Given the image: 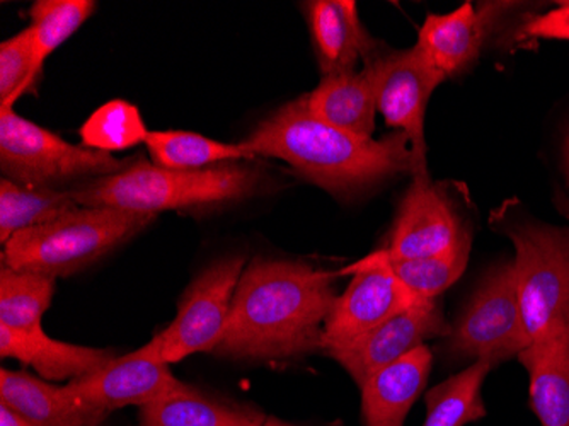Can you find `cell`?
<instances>
[{"mask_svg":"<svg viewBox=\"0 0 569 426\" xmlns=\"http://www.w3.org/2000/svg\"><path fill=\"white\" fill-rule=\"evenodd\" d=\"M529 374L530 408L542 426H569V331L519 354Z\"/></svg>","mask_w":569,"mask_h":426,"instance_id":"cell-20","label":"cell"},{"mask_svg":"<svg viewBox=\"0 0 569 426\" xmlns=\"http://www.w3.org/2000/svg\"><path fill=\"white\" fill-rule=\"evenodd\" d=\"M443 346L453 360L488 361L493 367L526 350L513 261L501 262L486 275L471 303L450 326Z\"/></svg>","mask_w":569,"mask_h":426,"instance_id":"cell-7","label":"cell"},{"mask_svg":"<svg viewBox=\"0 0 569 426\" xmlns=\"http://www.w3.org/2000/svg\"><path fill=\"white\" fill-rule=\"evenodd\" d=\"M515 201L498 211L497 226L515 246L527 346L569 331V229L537 222Z\"/></svg>","mask_w":569,"mask_h":426,"instance_id":"cell-4","label":"cell"},{"mask_svg":"<svg viewBox=\"0 0 569 426\" xmlns=\"http://www.w3.org/2000/svg\"><path fill=\"white\" fill-rule=\"evenodd\" d=\"M33 30L26 28L0 44V108H12L37 81Z\"/></svg>","mask_w":569,"mask_h":426,"instance_id":"cell-29","label":"cell"},{"mask_svg":"<svg viewBox=\"0 0 569 426\" xmlns=\"http://www.w3.org/2000/svg\"><path fill=\"white\" fill-rule=\"evenodd\" d=\"M306 98L307 108L319 120L355 136L372 137L379 111L372 67L322 77L318 88Z\"/></svg>","mask_w":569,"mask_h":426,"instance_id":"cell-19","label":"cell"},{"mask_svg":"<svg viewBox=\"0 0 569 426\" xmlns=\"http://www.w3.org/2000/svg\"><path fill=\"white\" fill-rule=\"evenodd\" d=\"M565 161H566V175H568V185H569V131H568V137H566V143H565Z\"/></svg>","mask_w":569,"mask_h":426,"instance_id":"cell-32","label":"cell"},{"mask_svg":"<svg viewBox=\"0 0 569 426\" xmlns=\"http://www.w3.org/2000/svg\"><path fill=\"white\" fill-rule=\"evenodd\" d=\"M449 333L450 326L443 319L437 300L418 299L372 331L343 348L329 351V355L361 387L373 374L417 350L427 339Z\"/></svg>","mask_w":569,"mask_h":426,"instance_id":"cell-13","label":"cell"},{"mask_svg":"<svg viewBox=\"0 0 569 426\" xmlns=\"http://www.w3.org/2000/svg\"><path fill=\"white\" fill-rule=\"evenodd\" d=\"M0 355L31 365L43 379H81L113 360L114 351L50 338L43 328L16 331L0 326Z\"/></svg>","mask_w":569,"mask_h":426,"instance_id":"cell-18","label":"cell"},{"mask_svg":"<svg viewBox=\"0 0 569 426\" xmlns=\"http://www.w3.org/2000/svg\"><path fill=\"white\" fill-rule=\"evenodd\" d=\"M149 131L136 105L113 99L86 120L79 136L88 149L111 153L146 143Z\"/></svg>","mask_w":569,"mask_h":426,"instance_id":"cell-28","label":"cell"},{"mask_svg":"<svg viewBox=\"0 0 569 426\" xmlns=\"http://www.w3.org/2000/svg\"><path fill=\"white\" fill-rule=\"evenodd\" d=\"M519 40L569 41V2H559L555 9L537 14L520 26Z\"/></svg>","mask_w":569,"mask_h":426,"instance_id":"cell-30","label":"cell"},{"mask_svg":"<svg viewBox=\"0 0 569 426\" xmlns=\"http://www.w3.org/2000/svg\"><path fill=\"white\" fill-rule=\"evenodd\" d=\"M263 176L251 166L227 162L212 168L168 169L139 159L123 171L91 179L72 188L81 207H113L152 214L169 210H207L251 197Z\"/></svg>","mask_w":569,"mask_h":426,"instance_id":"cell-3","label":"cell"},{"mask_svg":"<svg viewBox=\"0 0 569 426\" xmlns=\"http://www.w3.org/2000/svg\"><path fill=\"white\" fill-rule=\"evenodd\" d=\"M433 355L427 345L387 365L361 389V415L367 426H402L430 376Z\"/></svg>","mask_w":569,"mask_h":426,"instance_id":"cell-16","label":"cell"},{"mask_svg":"<svg viewBox=\"0 0 569 426\" xmlns=\"http://www.w3.org/2000/svg\"><path fill=\"white\" fill-rule=\"evenodd\" d=\"M0 403L34 426H101L110 413L77 402L66 386L44 383L24 370L0 371Z\"/></svg>","mask_w":569,"mask_h":426,"instance_id":"cell-17","label":"cell"},{"mask_svg":"<svg viewBox=\"0 0 569 426\" xmlns=\"http://www.w3.org/2000/svg\"><path fill=\"white\" fill-rule=\"evenodd\" d=\"M322 77L355 72L361 59L377 56V44L358 16L357 2L312 0L306 4Z\"/></svg>","mask_w":569,"mask_h":426,"instance_id":"cell-15","label":"cell"},{"mask_svg":"<svg viewBox=\"0 0 569 426\" xmlns=\"http://www.w3.org/2000/svg\"><path fill=\"white\" fill-rule=\"evenodd\" d=\"M267 416L251 406L207 396L188 386L140 408V426H263Z\"/></svg>","mask_w":569,"mask_h":426,"instance_id":"cell-21","label":"cell"},{"mask_svg":"<svg viewBox=\"0 0 569 426\" xmlns=\"http://www.w3.org/2000/svg\"><path fill=\"white\" fill-rule=\"evenodd\" d=\"M156 216L113 207H79L67 216L16 234L2 265L44 277H70L142 232Z\"/></svg>","mask_w":569,"mask_h":426,"instance_id":"cell-5","label":"cell"},{"mask_svg":"<svg viewBox=\"0 0 569 426\" xmlns=\"http://www.w3.org/2000/svg\"><path fill=\"white\" fill-rule=\"evenodd\" d=\"M263 426H292V425H289V423L280 422V419L273 418V416H270V418H267V422L263 423Z\"/></svg>","mask_w":569,"mask_h":426,"instance_id":"cell-33","label":"cell"},{"mask_svg":"<svg viewBox=\"0 0 569 426\" xmlns=\"http://www.w3.org/2000/svg\"><path fill=\"white\" fill-rule=\"evenodd\" d=\"M491 368L493 365L488 361H475L428 390L423 426H466L485 418L481 387Z\"/></svg>","mask_w":569,"mask_h":426,"instance_id":"cell-24","label":"cell"},{"mask_svg":"<svg viewBox=\"0 0 569 426\" xmlns=\"http://www.w3.org/2000/svg\"><path fill=\"white\" fill-rule=\"evenodd\" d=\"M146 147L152 157V165L187 171L252 159L251 152L242 142H219L209 137L198 136L193 131H149Z\"/></svg>","mask_w":569,"mask_h":426,"instance_id":"cell-22","label":"cell"},{"mask_svg":"<svg viewBox=\"0 0 569 426\" xmlns=\"http://www.w3.org/2000/svg\"><path fill=\"white\" fill-rule=\"evenodd\" d=\"M57 278L31 271L0 268V326L16 331L41 328V317L50 307Z\"/></svg>","mask_w":569,"mask_h":426,"instance_id":"cell-25","label":"cell"},{"mask_svg":"<svg viewBox=\"0 0 569 426\" xmlns=\"http://www.w3.org/2000/svg\"><path fill=\"white\" fill-rule=\"evenodd\" d=\"M345 274H353V278L336 297L322 333V350L328 354L350 345L420 299L396 278L377 251Z\"/></svg>","mask_w":569,"mask_h":426,"instance_id":"cell-10","label":"cell"},{"mask_svg":"<svg viewBox=\"0 0 569 426\" xmlns=\"http://www.w3.org/2000/svg\"><path fill=\"white\" fill-rule=\"evenodd\" d=\"M469 239L471 234L443 186L433 185L427 175H417L399 207L391 246L383 251L391 258H430Z\"/></svg>","mask_w":569,"mask_h":426,"instance_id":"cell-12","label":"cell"},{"mask_svg":"<svg viewBox=\"0 0 569 426\" xmlns=\"http://www.w3.org/2000/svg\"><path fill=\"white\" fill-rule=\"evenodd\" d=\"M338 275L306 262L258 258L248 265L213 354L284 361L322 350Z\"/></svg>","mask_w":569,"mask_h":426,"instance_id":"cell-1","label":"cell"},{"mask_svg":"<svg viewBox=\"0 0 569 426\" xmlns=\"http://www.w3.org/2000/svg\"><path fill=\"white\" fill-rule=\"evenodd\" d=\"M0 426H34L33 423L22 418L14 409L9 408L4 403H0Z\"/></svg>","mask_w":569,"mask_h":426,"instance_id":"cell-31","label":"cell"},{"mask_svg":"<svg viewBox=\"0 0 569 426\" xmlns=\"http://www.w3.org/2000/svg\"><path fill=\"white\" fill-rule=\"evenodd\" d=\"M244 270V256H227L201 271L188 287L174 321L156 335L168 364H178L194 354L216 351Z\"/></svg>","mask_w":569,"mask_h":426,"instance_id":"cell-8","label":"cell"},{"mask_svg":"<svg viewBox=\"0 0 569 426\" xmlns=\"http://www.w3.org/2000/svg\"><path fill=\"white\" fill-rule=\"evenodd\" d=\"M366 66L376 76L377 110L396 131H402L411 143L415 176L427 175L425 169V115L435 89L446 81L420 48L377 53Z\"/></svg>","mask_w":569,"mask_h":426,"instance_id":"cell-9","label":"cell"},{"mask_svg":"<svg viewBox=\"0 0 569 426\" xmlns=\"http://www.w3.org/2000/svg\"><path fill=\"white\" fill-rule=\"evenodd\" d=\"M96 6L94 0H38L31 6L34 77L40 76L44 60L91 18Z\"/></svg>","mask_w":569,"mask_h":426,"instance_id":"cell-27","label":"cell"},{"mask_svg":"<svg viewBox=\"0 0 569 426\" xmlns=\"http://www.w3.org/2000/svg\"><path fill=\"white\" fill-rule=\"evenodd\" d=\"M242 143L252 157L289 162L340 198L363 194L401 172H415L411 143L402 131L382 140L355 136L310 113L306 96L264 118Z\"/></svg>","mask_w":569,"mask_h":426,"instance_id":"cell-2","label":"cell"},{"mask_svg":"<svg viewBox=\"0 0 569 426\" xmlns=\"http://www.w3.org/2000/svg\"><path fill=\"white\" fill-rule=\"evenodd\" d=\"M503 6L476 9L466 2L449 14H430L418 33L417 47L446 79L459 76L481 56L491 24Z\"/></svg>","mask_w":569,"mask_h":426,"instance_id":"cell-14","label":"cell"},{"mask_svg":"<svg viewBox=\"0 0 569 426\" xmlns=\"http://www.w3.org/2000/svg\"><path fill=\"white\" fill-rule=\"evenodd\" d=\"M108 152L73 146L53 131L26 120L14 108H0V169L26 188H51L81 179L104 178L128 168Z\"/></svg>","mask_w":569,"mask_h":426,"instance_id":"cell-6","label":"cell"},{"mask_svg":"<svg viewBox=\"0 0 569 426\" xmlns=\"http://www.w3.org/2000/svg\"><path fill=\"white\" fill-rule=\"evenodd\" d=\"M169 365L153 336L139 350L113 358L66 387L77 402L101 412L111 413L124 406L142 408L168 394L187 389L188 384L176 379Z\"/></svg>","mask_w":569,"mask_h":426,"instance_id":"cell-11","label":"cell"},{"mask_svg":"<svg viewBox=\"0 0 569 426\" xmlns=\"http://www.w3.org/2000/svg\"><path fill=\"white\" fill-rule=\"evenodd\" d=\"M81 207L70 190L26 188L11 179L0 181V242L8 245L16 234L53 222Z\"/></svg>","mask_w":569,"mask_h":426,"instance_id":"cell-23","label":"cell"},{"mask_svg":"<svg viewBox=\"0 0 569 426\" xmlns=\"http://www.w3.org/2000/svg\"><path fill=\"white\" fill-rule=\"evenodd\" d=\"M469 251L471 239L457 246L452 251L430 258L399 259L391 258L383 249L377 252L411 294L420 299L437 300V297L450 285L456 284L466 270Z\"/></svg>","mask_w":569,"mask_h":426,"instance_id":"cell-26","label":"cell"}]
</instances>
